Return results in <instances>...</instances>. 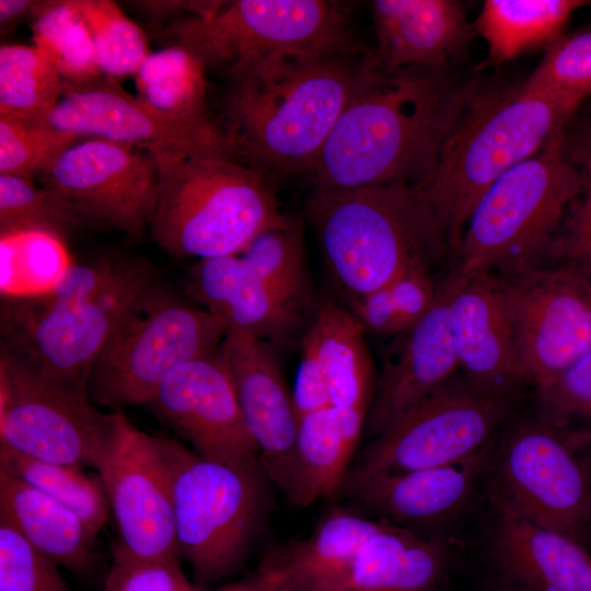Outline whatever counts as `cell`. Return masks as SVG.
Returning <instances> with one entry per match:
<instances>
[{
    "label": "cell",
    "mask_w": 591,
    "mask_h": 591,
    "mask_svg": "<svg viewBox=\"0 0 591 591\" xmlns=\"http://www.w3.org/2000/svg\"><path fill=\"white\" fill-rule=\"evenodd\" d=\"M523 84L581 105L591 95V27L552 43Z\"/></svg>",
    "instance_id": "41"
},
{
    "label": "cell",
    "mask_w": 591,
    "mask_h": 591,
    "mask_svg": "<svg viewBox=\"0 0 591 591\" xmlns=\"http://www.w3.org/2000/svg\"><path fill=\"white\" fill-rule=\"evenodd\" d=\"M88 25L103 76H136L150 55L143 31L112 0H77Z\"/></svg>",
    "instance_id": "38"
},
{
    "label": "cell",
    "mask_w": 591,
    "mask_h": 591,
    "mask_svg": "<svg viewBox=\"0 0 591 591\" xmlns=\"http://www.w3.org/2000/svg\"><path fill=\"white\" fill-rule=\"evenodd\" d=\"M452 561L444 537L385 524L348 568L320 591H439Z\"/></svg>",
    "instance_id": "27"
},
{
    "label": "cell",
    "mask_w": 591,
    "mask_h": 591,
    "mask_svg": "<svg viewBox=\"0 0 591 591\" xmlns=\"http://www.w3.org/2000/svg\"><path fill=\"white\" fill-rule=\"evenodd\" d=\"M192 49L208 72L237 79L269 56L300 50H362L347 5L327 0L222 1L211 14L165 31Z\"/></svg>",
    "instance_id": "10"
},
{
    "label": "cell",
    "mask_w": 591,
    "mask_h": 591,
    "mask_svg": "<svg viewBox=\"0 0 591 591\" xmlns=\"http://www.w3.org/2000/svg\"><path fill=\"white\" fill-rule=\"evenodd\" d=\"M583 176V192L567 211L547 258L571 269L591 287V177Z\"/></svg>",
    "instance_id": "45"
},
{
    "label": "cell",
    "mask_w": 591,
    "mask_h": 591,
    "mask_svg": "<svg viewBox=\"0 0 591 591\" xmlns=\"http://www.w3.org/2000/svg\"><path fill=\"white\" fill-rule=\"evenodd\" d=\"M270 344L225 333L221 357L231 375L245 425L270 482L287 496L299 416Z\"/></svg>",
    "instance_id": "21"
},
{
    "label": "cell",
    "mask_w": 591,
    "mask_h": 591,
    "mask_svg": "<svg viewBox=\"0 0 591 591\" xmlns=\"http://www.w3.org/2000/svg\"><path fill=\"white\" fill-rule=\"evenodd\" d=\"M282 299L302 309L310 291L301 222L289 215L258 233L239 254Z\"/></svg>",
    "instance_id": "37"
},
{
    "label": "cell",
    "mask_w": 591,
    "mask_h": 591,
    "mask_svg": "<svg viewBox=\"0 0 591 591\" xmlns=\"http://www.w3.org/2000/svg\"><path fill=\"white\" fill-rule=\"evenodd\" d=\"M534 410L591 447V350L553 385L534 391Z\"/></svg>",
    "instance_id": "42"
},
{
    "label": "cell",
    "mask_w": 591,
    "mask_h": 591,
    "mask_svg": "<svg viewBox=\"0 0 591 591\" xmlns=\"http://www.w3.org/2000/svg\"><path fill=\"white\" fill-rule=\"evenodd\" d=\"M519 410V409H518ZM515 410L489 454L488 493L528 520L588 549L591 545V451L535 410Z\"/></svg>",
    "instance_id": "8"
},
{
    "label": "cell",
    "mask_w": 591,
    "mask_h": 591,
    "mask_svg": "<svg viewBox=\"0 0 591 591\" xmlns=\"http://www.w3.org/2000/svg\"><path fill=\"white\" fill-rule=\"evenodd\" d=\"M222 1H137L135 5L151 15H169L173 12L186 11L196 18H204L221 4Z\"/></svg>",
    "instance_id": "48"
},
{
    "label": "cell",
    "mask_w": 591,
    "mask_h": 591,
    "mask_svg": "<svg viewBox=\"0 0 591 591\" xmlns=\"http://www.w3.org/2000/svg\"><path fill=\"white\" fill-rule=\"evenodd\" d=\"M292 399L299 418L331 406L327 380L313 346L302 337Z\"/></svg>",
    "instance_id": "46"
},
{
    "label": "cell",
    "mask_w": 591,
    "mask_h": 591,
    "mask_svg": "<svg viewBox=\"0 0 591 591\" xmlns=\"http://www.w3.org/2000/svg\"><path fill=\"white\" fill-rule=\"evenodd\" d=\"M304 211L345 301L406 273L451 263L444 234L413 186L312 188Z\"/></svg>",
    "instance_id": "4"
},
{
    "label": "cell",
    "mask_w": 591,
    "mask_h": 591,
    "mask_svg": "<svg viewBox=\"0 0 591 591\" xmlns=\"http://www.w3.org/2000/svg\"><path fill=\"white\" fill-rule=\"evenodd\" d=\"M441 278L431 269L413 270L368 294L346 301V308L364 332L395 337L413 327L431 309Z\"/></svg>",
    "instance_id": "36"
},
{
    "label": "cell",
    "mask_w": 591,
    "mask_h": 591,
    "mask_svg": "<svg viewBox=\"0 0 591 591\" xmlns=\"http://www.w3.org/2000/svg\"><path fill=\"white\" fill-rule=\"evenodd\" d=\"M372 50H300L264 58L229 82L217 120L225 151L274 179L304 175L362 77Z\"/></svg>",
    "instance_id": "2"
},
{
    "label": "cell",
    "mask_w": 591,
    "mask_h": 591,
    "mask_svg": "<svg viewBox=\"0 0 591 591\" xmlns=\"http://www.w3.org/2000/svg\"><path fill=\"white\" fill-rule=\"evenodd\" d=\"M564 130L502 174L476 204L454 265L463 276L503 277L543 265L583 173L564 151Z\"/></svg>",
    "instance_id": "6"
},
{
    "label": "cell",
    "mask_w": 591,
    "mask_h": 591,
    "mask_svg": "<svg viewBox=\"0 0 591 591\" xmlns=\"http://www.w3.org/2000/svg\"><path fill=\"white\" fill-rule=\"evenodd\" d=\"M0 517L49 560L79 577L96 565L95 533L72 510L0 468Z\"/></svg>",
    "instance_id": "29"
},
{
    "label": "cell",
    "mask_w": 591,
    "mask_h": 591,
    "mask_svg": "<svg viewBox=\"0 0 591 591\" xmlns=\"http://www.w3.org/2000/svg\"><path fill=\"white\" fill-rule=\"evenodd\" d=\"M371 15L376 37L372 53L389 70L451 69L476 33L462 3L455 0H375Z\"/></svg>",
    "instance_id": "25"
},
{
    "label": "cell",
    "mask_w": 591,
    "mask_h": 591,
    "mask_svg": "<svg viewBox=\"0 0 591 591\" xmlns=\"http://www.w3.org/2000/svg\"><path fill=\"white\" fill-rule=\"evenodd\" d=\"M225 331L159 277L135 298L94 362L88 393L114 410L148 405L176 367L218 349Z\"/></svg>",
    "instance_id": "9"
},
{
    "label": "cell",
    "mask_w": 591,
    "mask_h": 591,
    "mask_svg": "<svg viewBox=\"0 0 591 591\" xmlns=\"http://www.w3.org/2000/svg\"><path fill=\"white\" fill-rule=\"evenodd\" d=\"M457 273L440 282L431 309L394 337L376 376L363 433L373 439L427 399L460 370L451 327V298Z\"/></svg>",
    "instance_id": "20"
},
{
    "label": "cell",
    "mask_w": 591,
    "mask_h": 591,
    "mask_svg": "<svg viewBox=\"0 0 591 591\" xmlns=\"http://www.w3.org/2000/svg\"><path fill=\"white\" fill-rule=\"evenodd\" d=\"M456 273L451 327L460 372L486 391L525 395L533 385L521 361L497 278Z\"/></svg>",
    "instance_id": "22"
},
{
    "label": "cell",
    "mask_w": 591,
    "mask_h": 591,
    "mask_svg": "<svg viewBox=\"0 0 591 591\" xmlns=\"http://www.w3.org/2000/svg\"><path fill=\"white\" fill-rule=\"evenodd\" d=\"M0 468L76 512L97 534L109 515V501L99 473L23 455L0 444Z\"/></svg>",
    "instance_id": "34"
},
{
    "label": "cell",
    "mask_w": 591,
    "mask_h": 591,
    "mask_svg": "<svg viewBox=\"0 0 591 591\" xmlns=\"http://www.w3.org/2000/svg\"><path fill=\"white\" fill-rule=\"evenodd\" d=\"M63 94V81L35 46L0 47V117L40 123Z\"/></svg>",
    "instance_id": "35"
},
{
    "label": "cell",
    "mask_w": 591,
    "mask_h": 591,
    "mask_svg": "<svg viewBox=\"0 0 591 591\" xmlns=\"http://www.w3.org/2000/svg\"><path fill=\"white\" fill-rule=\"evenodd\" d=\"M489 454L487 447L455 464L374 474L343 488L333 501L424 536L442 537L438 532L471 507Z\"/></svg>",
    "instance_id": "19"
},
{
    "label": "cell",
    "mask_w": 591,
    "mask_h": 591,
    "mask_svg": "<svg viewBox=\"0 0 591 591\" xmlns=\"http://www.w3.org/2000/svg\"><path fill=\"white\" fill-rule=\"evenodd\" d=\"M563 147L568 159L591 177V101L583 102L566 124Z\"/></svg>",
    "instance_id": "47"
},
{
    "label": "cell",
    "mask_w": 591,
    "mask_h": 591,
    "mask_svg": "<svg viewBox=\"0 0 591 591\" xmlns=\"http://www.w3.org/2000/svg\"><path fill=\"white\" fill-rule=\"evenodd\" d=\"M0 591H73L59 566L0 517Z\"/></svg>",
    "instance_id": "43"
},
{
    "label": "cell",
    "mask_w": 591,
    "mask_h": 591,
    "mask_svg": "<svg viewBox=\"0 0 591 591\" xmlns=\"http://www.w3.org/2000/svg\"><path fill=\"white\" fill-rule=\"evenodd\" d=\"M325 373L331 406L368 414L376 376L364 331L346 306L332 300L316 311L303 335Z\"/></svg>",
    "instance_id": "30"
},
{
    "label": "cell",
    "mask_w": 591,
    "mask_h": 591,
    "mask_svg": "<svg viewBox=\"0 0 591 591\" xmlns=\"http://www.w3.org/2000/svg\"><path fill=\"white\" fill-rule=\"evenodd\" d=\"M579 107L523 83L474 77L465 107L432 173L414 187L444 234L452 267L482 196L502 174L542 150Z\"/></svg>",
    "instance_id": "3"
},
{
    "label": "cell",
    "mask_w": 591,
    "mask_h": 591,
    "mask_svg": "<svg viewBox=\"0 0 591 591\" xmlns=\"http://www.w3.org/2000/svg\"><path fill=\"white\" fill-rule=\"evenodd\" d=\"M474 77L451 69H368L315 162L313 188L417 187L432 173L457 123Z\"/></svg>",
    "instance_id": "1"
},
{
    "label": "cell",
    "mask_w": 591,
    "mask_h": 591,
    "mask_svg": "<svg viewBox=\"0 0 591 591\" xmlns=\"http://www.w3.org/2000/svg\"><path fill=\"white\" fill-rule=\"evenodd\" d=\"M118 419L119 409L102 413L88 394L1 349L0 444L99 473L115 445Z\"/></svg>",
    "instance_id": "12"
},
{
    "label": "cell",
    "mask_w": 591,
    "mask_h": 591,
    "mask_svg": "<svg viewBox=\"0 0 591 591\" xmlns=\"http://www.w3.org/2000/svg\"><path fill=\"white\" fill-rule=\"evenodd\" d=\"M104 591H202L183 572L179 559L138 560L113 551Z\"/></svg>",
    "instance_id": "44"
},
{
    "label": "cell",
    "mask_w": 591,
    "mask_h": 591,
    "mask_svg": "<svg viewBox=\"0 0 591 591\" xmlns=\"http://www.w3.org/2000/svg\"><path fill=\"white\" fill-rule=\"evenodd\" d=\"M496 278L523 367L545 390L591 350V287L557 264Z\"/></svg>",
    "instance_id": "14"
},
{
    "label": "cell",
    "mask_w": 591,
    "mask_h": 591,
    "mask_svg": "<svg viewBox=\"0 0 591 591\" xmlns=\"http://www.w3.org/2000/svg\"><path fill=\"white\" fill-rule=\"evenodd\" d=\"M489 591H519V590L495 580L490 583Z\"/></svg>",
    "instance_id": "51"
},
{
    "label": "cell",
    "mask_w": 591,
    "mask_h": 591,
    "mask_svg": "<svg viewBox=\"0 0 591 591\" xmlns=\"http://www.w3.org/2000/svg\"><path fill=\"white\" fill-rule=\"evenodd\" d=\"M171 489L179 557L195 586L219 582L245 559L270 507L263 471L207 460L167 434H154Z\"/></svg>",
    "instance_id": "7"
},
{
    "label": "cell",
    "mask_w": 591,
    "mask_h": 591,
    "mask_svg": "<svg viewBox=\"0 0 591 591\" xmlns=\"http://www.w3.org/2000/svg\"><path fill=\"white\" fill-rule=\"evenodd\" d=\"M186 290L224 328L273 344H289L301 310L274 291L240 255L198 259L187 271Z\"/></svg>",
    "instance_id": "24"
},
{
    "label": "cell",
    "mask_w": 591,
    "mask_h": 591,
    "mask_svg": "<svg viewBox=\"0 0 591 591\" xmlns=\"http://www.w3.org/2000/svg\"><path fill=\"white\" fill-rule=\"evenodd\" d=\"M118 532L113 551L138 560L181 559L170 484L154 434L119 409L115 445L99 472Z\"/></svg>",
    "instance_id": "17"
},
{
    "label": "cell",
    "mask_w": 591,
    "mask_h": 591,
    "mask_svg": "<svg viewBox=\"0 0 591 591\" xmlns=\"http://www.w3.org/2000/svg\"><path fill=\"white\" fill-rule=\"evenodd\" d=\"M219 348L173 369L148 406L200 456L263 471Z\"/></svg>",
    "instance_id": "16"
},
{
    "label": "cell",
    "mask_w": 591,
    "mask_h": 591,
    "mask_svg": "<svg viewBox=\"0 0 591 591\" xmlns=\"http://www.w3.org/2000/svg\"><path fill=\"white\" fill-rule=\"evenodd\" d=\"M154 158L160 185L149 232L170 256L239 255L286 216L273 182L224 149Z\"/></svg>",
    "instance_id": "5"
},
{
    "label": "cell",
    "mask_w": 591,
    "mask_h": 591,
    "mask_svg": "<svg viewBox=\"0 0 591 591\" xmlns=\"http://www.w3.org/2000/svg\"><path fill=\"white\" fill-rule=\"evenodd\" d=\"M524 399L525 395H503L478 387L459 371L370 440L352 459L338 493L374 474L465 461L489 447Z\"/></svg>",
    "instance_id": "11"
},
{
    "label": "cell",
    "mask_w": 591,
    "mask_h": 591,
    "mask_svg": "<svg viewBox=\"0 0 591 591\" xmlns=\"http://www.w3.org/2000/svg\"><path fill=\"white\" fill-rule=\"evenodd\" d=\"M159 274L158 267L141 259L123 280L85 300L51 305L32 296L5 300L1 349L89 395L88 381L99 355L135 298Z\"/></svg>",
    "instance_id": "13"
},
{
    "label": "cell",
    "mask_w": 591,
    "mask_h": 591,
    "mask_svg": "<svg viewBox=\"0 0 591 591\" xmlns=\"http://www.w3.org/2000/svg\"><path fill=\"white\" fill-rule=\"evenodd\" d=\"M40 1L34 0H1L0 1V31L1 35L12 32L16 25L33 20Z\"/></svg>",
    "instance_id": "49"
},
{
    "label": "cell",
    "mask_w": 591,
    "mask_h": 591,
    "mask_svg": "<svg viewBox=\"0 0 591 591\" xmlns=\"http://www.w3.org/2000/svg\"><path fill=\"white\" fill-rule=\"evenodd\" d=\"M368 414L328 406L299 418L293 470L286 498L308 507L322 498L334 500L364 431Z\"/></svg>",
    "instance_id": "28"
},
{
    "label": "cell",
    "mask_w": 591,
    "mask_h": 591,
    "mask_svg": "<svg viewBox=\"0 0 591 591\" xmlns=\"http://www.w3.org/2000/svg\"><path fill=\"white\" fill-rule=\"evenodd\" d=\"M33 46L51 62L63 91L101 80L94 45L77 0H46L31 21Z\"/></svg>",
    "instance_id": "33"
},
{
    "label": "cell",
    "mask_w": 591,
    "mask_h": 591,
    "mask_svg": "<svg viewBox=\"0 0 591 591\" xmlns=\"http://www.w3.org/2000/svg\"><path fill=\"white\" fill-rule=\"evenodd\" d=\"M590 2L581 0H487L475 28L488 46L489 65L549 46L561 35L572 12Z\"/></svg>",
    "instance_id": "32"
},
{
    "label": "cell",
    "mask_w": 591,
    "mask_h": 591,
    "mask_svg": "<svg viewBox=\"0 0 591 591\" xmlns=\"http://www.w3.org/2000/svg\"><path fill=\"white\" fill-rule=\"evenodd\" d=\"M80 140L43 123L0 117V174L32 181Z\"/></svg>",
    "instance_id": "40"
},
{
    "label": "cell",
    "mask_w": 591,
    "mask_h": 591,
    "mask_svg": "<svg viewBox=\"0 0 591 591\" xmlns=\"http://www.w3.org/2000/svg\"><path fill=\"white\" fill-rule=\"evenodd\" d=\"M43 187L88 223H103L139 237L157 206L160 171L155 158L129 146L83 139L39 176Z\"/></svg>",
    "instance_id": "15"
},
{
    "label": "cell",
    "mask_w": 591,
    "mask_h": 591,
    "mask_svg": "<svg viewBox=\"0 0 591 591\" xmlns=\"http://www.w3.org/2000/svg\"><path fill=\"white\" fill-rule=\"evenodd\" d=\"M486 541L496 581L519 591H591V556L575 541L522 517L488 493Z\"/></svg>",
    "instance_id": "23"
},
{
    "label": "cell",
    "mask_w": 591,
    "mask_h": 591,
    "mask_svg": "<svg viewBox=\"0 0 591 591\" xmlns=\"http://www.w3.org/2000/svg\"><path fill=\"white\" fill-rule=\"evenodd\" d=\"M88 223L67 202L33 181L0 174V232L39 231L61 236Z\"/></svg>",
    "instance_id": "39"
},
{
    "label": "cell",
    "mask_w": 591,
    "mask_h": 591,
    "mask_svg": "<svg viewBox=\"0 0 591 591\" xmlns=\"http://www.w3.org/2000/svg\"><path fill=\"white\" fill-rule=\"evenodd\" d=\"M213 591H274L256 572L244 580L233 582Z\"/></svg>",
    "instance_id": "50"
},
{
    "label": "cell",
    "mask_w": 591,
    "mask_h": 591,
    "mask_svg": "<svg viewBox=\"0 0 591 591\" xmlns=\"http://www.w3.org/2000/svg\"><path fill=\"white\" fill-rule=\"evenodd\" d=\"M208 70L192 49L172 44L150 53L137 71V96L157 112L181 121L219 128L208 107Z\"/></svg>",
    "instance_id": "31"
},
{
    "label": "cell",
    "mask_w": 591,
    "mask_h": 591,
    "mask_svg": "<svg viewBox=\"0 0 591 591\" xmlns=\"http://www.w3.org/2000/svg\"><path fill=\"white\" fill-rule=\"evenodd\" d=\"M385 524L335 502L309 536L268 551L255 572L274 591H320L348 568L361 546Z\"/></svg>",
    "instance_id": "26"
},
{
    "label": "cell",
    "mask_w": 591,
    "mask_h": 591,
    "mask_svg": "<svg viewBox=\"0 0 591 591\" xmlns=\"http://www.w3.org/2000/svg\"><path fill=\"white\" fill-rule=\"evenodd\" d=\"M40 123L81 139L108 140L154 157L225 150L220 127L202 128L161 114L105 76L65 90Z\"/></svg>",
    "instance_id": "18"
}]
</instances>
